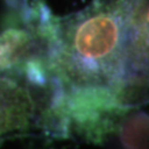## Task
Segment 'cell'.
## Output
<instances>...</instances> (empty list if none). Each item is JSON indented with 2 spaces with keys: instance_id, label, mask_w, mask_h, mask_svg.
I'll return each instance as SVG.
<instances>
[{
  "instance_id": "cell-1",
  "label": "cell",
  "mask_w": 149,
  "mask_h": 149,
  "mask_svg": "<svg viewBox=\"0 0 149 149\" xmlns=\"http://www.w3.org/2000/svg\"><path fill=\"white\" fill-rule=\"evenodd\" d=\"M63 30L57 66L74 86L112 93L129 67L146 68L147 0H102Z\"/></svg>"
},
{
  "instance_id": "cell-2",
  "label": "cell",
  "mask_w": 149,
  "mask_h": 149,
  "mask_svg": "<svg viewBox=\"0 0 149 149\" xmlns=\"http://www.w3.org/2000/svg\"><path fill=\"white\" fill-rule=\"evenodd\" d=\"M27 93L9 78L0 77V136L24 128L30 117Z\"/></svg>"
}]
</instances>
